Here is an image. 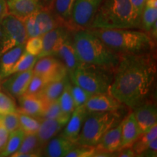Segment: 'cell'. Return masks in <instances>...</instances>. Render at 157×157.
Wrapping results in <instances>:
<instances>
[{
  "label": "cell",
  "mask_w": 157,
  "mask_h": 157,
  "mask_svg": "<svg viewBox=\"0 0 157 157\" xmlns=\"http://www.w3.org/2000/svg\"><path fill=\"white\" fill-rule=\"evenodd\" d=\"M70 90L74 102L75 109L81 105H84L87 103L89 98L93 95V93L87 91L84 88L73 83H71Z\"/></svg>",
  "instance_id": "cell-33"
},
{
  "label": "cell",
  "mask_w": 157,
  "mask_h": 157,
  "mask_svg": "<svg viewBox=\"0 0 157 157\" xmlns=\"http://www.w3.org/2000/svg\"><path fill=\"white\" fill-rule=\"evenodd\" d=\"M110 49L119 54L148 53L154 42L147 32L132 29H88Z\"/></svg>",
  "instance_id": "cell-2"
},
{
  "label": "cell",
  "mask_w": 157,
  "mask_h": 157,
  "mask_svg": "<svg viewBox=\"0 0 157 157\" xmlns=\"http://www.w3.org/2000/svg\"><path fill=\"white\" fill-rule=\"evenodd\" d=\"M132 113L142 133L156 124L157 109L154 103H141L133 109Z\"/></svg>",
  "instance_id": "cell-17"
},
{
  "label": "cell",
  "mask_w": 157,
  "mask_h": 157,
  "mask_svg": "<svg viewBox=\"0 0 157 157\" xmlns=\"http://www.w3.org/2000/svg\"><path fill=\"white\" fill-rule=\"evenodd\" d=\"M33 74V69L10 74L2 82V87L13 97H21L26 91Z\"/></svg>",
  "instance_id": "cell-11"
},
{
  "label": "cell",
  "mask_w": 157,
  "mask_h": 157,
  "mask_svg": "<svg viewBox=\"0 0 157 157\" xmlns=\"http://www.w3.org/2000/svg\"><path fill=\"white\" fill-rule=\"evenodd\" d=\"M23 21V23H24L27 38L29 39L32 38V37L42 36L40 29H39L38 23H37L36 19H35L34 14L26 17Z\"/></svg>",
  "instance_id": "cell-38"
},
{
  "label": "cell",
  "mask_w": 157,
  "mask_h": 157,
  "mask_svg": "<svg viewBox=\"0 0 157 157\" xmlns=\"http://www.w3.org/2000/svg\"><path fill=\"white\" fill-rule=\"evenodd\" d=\"M7 13L23 21L43 7L42 0H6Z\"/></svg>",
  "instance_id": "cell-14"
},
{
  "label": "cell",
  "mask_w": 157,
  "mask_h": 157,
  "mask_svg": "<svg viewBox=\"0 0 157 157\" xmlns=\"http://www.w3.org/2000/svg\"><path fill=\"white\" fill-rule=\"evenodd\" d=\"M54 1L55 0H42L43 7L52 10V5H53Z\"/></svg>",
  "instance_id": "cell-46"
},
{
  "label": "cell",
  "mask_w": 157,
  "mask_h": 157,
  "mask_svg": "<svg viewBox=\"0 0 157 157\" xmlns=\"http://www.w3.org/2000/svg\"><path fill=\"white\" fill-rule=\"evenodd\" d=\"M0 89H1V84H0Z\"/></svg>",
  "instance_id": "cell-47"
},
{
  "label": "cell",
  "mask_w": 157,
  "mask_h": 157,
  "mask_svg": "<svg viewBox=\"0 0 157 157\" xmlns=\"http://www.w3.org/2000/svg\"><path fill=\"white\" fill-rule=\"evenodd\" d=\"M72 38L78 58L87 63L113 71L120 54L110 49L88 29L74 31Z\"/></svg>",
  "instance_id": "cell-3"
},
{
  "label": "cell",
  "mask_w": 157,
  "mask_h": 157,
  "mask_svg": "<svg viewBox=\"0 0 157 157\" xmlns=\"http://www.w3.org/2000/svg\"><path fill=\"white\" fill-rule=\"evenodd\" d=\"M61 134L50 139L43 148V155L48 157H64L77 146Z\"/></svg>",
  "instance_id": "cell-18"
},
{
  "label": "cell",
  "mask_w": 157,
  "mask_h": 157,
  "mask_svg": "<svg viewBox=\"0 0 157 157\" xmlns=\"http://www.w3.org/2000/svg\"><path fill=\"white\" fill-rule=\"evenodd\" d=\"M18 113L20 128L25 135L36 134L40 126L41 118H36L25 113Z\"/></svg>",
  "instance_id": "cell-29"
},
{
  "label": "cell",
  "mask_w": 157,
  "mask_h": 157,
  "mask_svg": "<svg viewBox=\"0 0 157 157\" xmlns=\"http://www.w3.org/2000/svg\"><path fill=\"white\" fill-rule=\"evenodd\" d=\"M54 56L58 58L63 63L67 69L68 76L71 75L74 71L82 64L76 55L73 40L72 38H71V36H68L59 47Z\"/></svg>",
  "instance_id": "cell-15"
},
{
  "label": "cell",
  "mask_w": 157,
  "mask_h": 157,
  "mask_svg": "<svg viewBox=\"0 0 157 157\" xmlns=\"http://www.w3.org/2000/svg\"><path fill=\"white\" fill-rule=\"evenodd\" d=\"M157 138V124H155L150 129L146 132L141 133V135L137 139L136 141L132 145V148L134 151L135 154L136 156H138V155L143 152L148 145L153 140Z\"/></svg>",
  "instance_id": "cell-28"
},
{
  "label": "cell",
  "mask_w": 157,
  "mask_h": 157,
  "mask_svg": "<svg viewBox=\"0 0 157 157\" xmlns=\"http://www.w3.org/2000/svg\"><path fill=\"white\" fill-rule=\"evenodd\" d=\"M34 15L40 29L42 35L60 25H64L58 17L55 15L52 10L42 7L40 10L36 12Z\"/></svg>",
  "instance_id": "cell-24"
},
{
  "label": "cell",
  "mask_w": 157,
  "mask_h": 157,
  "mask_svg": "<svg viewBox=\"0 0 157 157\" xmlns=\"http://www.w3.org/2000/svg\"><path fill=\"white\" fill-rule=\"evenodd\" d=\"M121 121L103 135L96 148L109 153H115L121 148Z\"/></svg>",
  "instance_id": "cell-21"
},
{
  "label": "cell",
  "mask_w": 157,
  "mask_h": 157,
  "mask_svg": "<svg viewBox=\"0 0 157 157\" xmlns=\"http://www.w3.org/2000/svg\"><path fill=\"white\" fill-rule=\"evenodd\" d=\"M71 83V82H68L63 90V91L62 94L58 99L63 113L69 117H71L72 113L75 109L74 102L70 90Z\"/></svg>",
  "instance_id": "cell-30"
},
{
  "label": "cell",
  "mask_w": 157,
  "mask_h": 157,
  "mask_svg": "<svg viewBox=\"0 0 157 157\" xmlns=\"http://www.w3.org/2000/svg\"><path fill=\"white\" fill-rule=\"evenodd\" d=\"M157 21V7L145 5L141 15L140 27L145 32L148 33L154 23Z\"/></svg>",
  "instance_id": "cell-32"
},
{
  "label": "cell",
  "mask_w": 157,
  "mask_h": 157,
  "mask_svg": "<svg viewBox=\"0 0 157 157\" xmlns=\"http://www.w3.org/2000/svg\"><path fill=\"white\" fill-rule=\"evenodd\" d=\"M156 68L150 52L120 54L109 93L129 109H135L151 91Z\"/></svg>",
  "instance_id": "cell-1"
},
{
  "label": "cell",
  "mask_w": 157,
  "mask_h": 157,
  "mask_svg": "<svg viewBox=\"0 0 157 157\" xmlns=\"http://www.w3.org/2000/svg\"><path fill=\"white\" fill-rule=\"evenodd\" d=\"M27 39L23 21L7 13L0 21V56Z\"/></svg>",
  "instance_id": "cell-7"
},
{
  "label": "cell",
  "mask_w": 157,
  "mask_h": 157,
  "mask_svg": "<svg viewBox=\"0 0 157 157\" xmlns=\"http://www.w3.org/2000/svg\"><path fill=\"white\" fill-rule=\"evenodd\" d=\"M38 58H39L37 56H33V55L29 54L24 51L22 56L20 57L19 60L15 63L14 67L11 70L10 75L17 73V72H22L27 70L33 69Z\"/></svg>",
  "instance_id": "cell-31"
},
{
  "label": "cell",
  "mask_w": 157,
  "mask_h": 157,
  "mask_svg": "<svg viewBox=\"0 0 157 157\" xmlns=\"http://www.w3.org/2000/svg\"><path fill=\"white\" fill-rule=\"evenodd\" d=\"M17 109L15 101L10 96L0 92V115L17 112Z\"/></svg>",
  "instance_id": "cell-36"
},
{
  "label": "cell",
  "mask_w": 157,
  "mask_h": 157,
  "mask_svg": "<svg viewBox=\"0 0 157 157\" xmlns=\"http://www.w3.org/2000/svg\"><path fill=\"white\" fill-rule=\"evenodd\" d=\"M87 113L88 111L84 105L76 108L60 134L72 142H77Z\"/></svg>",
  "instance_id": "cell-16"
},
{
  "label": "cell",
  "mask_w": 157,
  "mask_h": 157,
  "mask_svg": "<svg viewBox=\"0 0 157 157\" xmlns=\"http://www.w3.org/2000/svg\"><path fill=\"white\" fill-rule=\"evenodd\" d=\"M130 0H103L89 29H135Z\"/></svg>",
  "instance_id": "cell-4"
},
{
  "label": "cell",
  "mask_w": 157,
  "mask_h": 157,
  "mask_svg": "<svg viewBox=\"0 0 157 157\" xmlns=\"http://www.w3.org/2000/svg\"><path fill=\"white\" fill-rule=\"evenodd\" d=\"M72 83L93 94L109 93L113 71L87 63L78 66L70 76Z\"/></svg>",
  "instance_id": "cell-6"
},
{
  "label": "cell",
  "mask_w": 157,
  "mask_h": 157,
  "mask_svg": "<svg viewBox=\"0 0 157 157\" xmlns=\"http://www.w3.org/2000/svg\"><path fill=\"white\" fill-rule=\"evenodd\" d=\"M18 98L20 106L17 112L36 118L43 117L46 103L39 96L24 94Z\"/></svg>",
  "instance_id": "cell-19"
},
{
  "label": "cell",
  "mask_w": 157,
  "mask_h": 157,
  "mask_svg": "<svg viewBox=\"0 0 157 157\" xmlns=\"http://www.w3.org/2000/svg\"><path fill=\"white\" fill-rule=\"evenodd\" d=\"M103 0H76L68 29L71 31L89 29Z\"/></svg>",
  "instance_id": "cell-8"
},
{
  "label": "cell",
  "mask_w": 157,
  "mask_h": 157,
  "mask_svg": "<svg viewBox=\"0 0 157 157\" xmlns=\"http://www.w3.org/2000/svg\"><path fill=\"white\" fill-rule=\"evenodd\" d=\"M120 111H88L76 143L82 146H97L108 130L122 121Z\"/></svg>",
  "instance_id": "cell-5"
},
{
  "label": "cell",
  "mask_w": 157,
  "mask_h": 157,
  "mask_svg": "<svg viewBox=\"0 0 157 157\" xmlns=\"http://www.w3.org/2000/svg\"><path fill=\"white\" fill-rule=\"evenodd\" d=\"M0 123L7 129L9 132L20 128L18 113L14 112L5 115H0Z\"/></svg>",
  "instance_id": "cell-35"
},
{
  "label": "cell",
  "mask_w": 157,
  "mask_h": 157,
  "mask_svg": "<svg viewBox=\"0 0 157 157\" xmlns=\"http://www.w3.org/2000/svg\"><path fill=\"white\" fill-rule=\"evenodd\" d=\"M43 43L42 36L32 37L26 40L25 43V51L28 53L38 57L42 50Z\"/></svg>",
  "instance_id": "cell-37"
},
{
  "label": "cell",
  "mask_w": 157,
  "mask_h": 157,
  "mask_svg": "<svg viewBox=\"0 0 157 157\" xmlns=\"http://www.w3.org/2000/svg\"><path fill=\"white\" fill-rule=\"evenodd\" d=\"M117 155L116 156H120V157H133L136 156L134 151L131 148H122L118 150L117 151L115 152Z\"/></svg>",
  "instance_id": "cell-44"
},
{
  "label": "cell",
  "mask_w": 157,
  "mask_h": 157,
  "mask_svg": "<svg viewBox=\"0 0 157 157\" xmlns=\"http://www.w3.org/2000/svg\"><path fill=\"white\" fill-rule=\"evenodd\" d=\"M138 156L145 157H156L157 156V138L153 140L148 145L146 148L141 152Z\"/></svg>",
  "instance_id": "cell-42"
},
{
  "label": "cell",
  "mask_w": 157,
  "mask_h": 157,
  "mask_svg": "<svg viewBox=\"0 0 157 157\" xmlns=\"http://www.w3.org/2000/svg\"><path fill=\"white\" fill-rule=\"evenodd\" d=\"M7 14V7L6 0H0V21Z\"/></svg>",
  "instance_id": "cell-45"
},
{
  "label": "cell",
  "mask_w": 157,
  "mask_h": 157,
  "mask_svg": "<svg viewBox=\"0 0 157 157\" xmlns=\"http://www.w3.org/2000/svg\"><path fill=\"white\" fill-rule=\"evenodd\" d=\"M96 147L77 145L75 148L72 149L66 157H93Z\"/></svg>",
  "instance_id": "cell-40"
},
{
  "label": "cell",
  "mask_w": 157,
  "mask_h": 157,
  "mask_svg": "<svg viewBox=\"0 0 157 157\" xmlns=\"http://www.w3.org/2000/svg\"><path fill=\"white\" fill-rule=\"evenodd\" d=\"M76 0H55L52 10L63 24L68 28Z\"/></svg>",
  "instance_id": "cell-26"
},
{
  "label": "cell",
  "mask_w": 157,
  "mask_h": 157,
  "mask_svg": "<svg viewBox=\"0 0 157 157\" xmlns=\"http://www.w3.org/2000/svg\"><path fill=\"white\" fill-rule=\"evenodd\" d=\"M63 116L66 115L63 113L60 105H59L58 101L56 100V101L50 102V103H46L44 112L42 118H44V119H58V118L63 117ZM66 117H67V116H66Z\"/></svg>",
  "instance_id": "cell-39"
},
{
  "label": "cell",
  "mask_w": 157,
  "mask_h": 157,
  "mask_svg": "<svg viewBox=\"0 0 157 157\" xmlns=\"http://www.w3.org/2000/svg\"><path fill=\"white\" fill-rule=\"evenodd\" d=\"M131 5H132L133 16H134L135 23L136 24L137 28L140 27L141 15L145 5H146V0H130Z\"/></svg>",
  "instance_id": "cell-41"
},
{
  "label": "cell",
  "mask_w": 157,
  "mask_h": 157,
  "mask_svg": "<svg viewBox=\"0 0 157 157\" xmlns=\"http://www.w3.org/2000/svg\"><path fill=\"white\" fill-rule=\"evenodd\" d=\"M121 148H131L141 135L133 113H130L121 121Z\"/></svg>",
  "instance_id": "cell-20"
},
{
  "label": "cell",
  "mask_w": 157,
  "mask_h": 157,
  "mask_svg": "<svg viewBox=\"0 0 157 157\" xmlns=\"http://www.w3.org/2000/svg\"><path fill=\"white\" fill-rule=\"evenodd\" d=\"M47 83L48 82L44 78L34 74L25 94L30 95H39Z\"/></svg>",
  "instance_id": "cell-34"
},
{
  "label": "cell",
  "mask_w": 157,
  "mask_h": 157,
  "mask_svg": "<svg viewBox=\"0 0 157 157\" xmlns=\"http://www.w3.org/2000/svg\"><path fill=\"white\" fill-rule=\"evenodd\" d=\"M71 31L66 25H60L42 35L43 48L39 58L45 56H54L59 47L70 36Z\"/></svg>",
  "instance_id": "cell-10"
},
{
  "label": "cell",
  "mask_w": 157,
  "mask_h": 157,
  "mask_svg": "<svg viewBox=\"0 0 157 157\" xmlns=\"http://www.w3.org/2000/svg\"><path fill=\"white\" fill-rule=\"evenodd\" d=\"M70 117H61L58 119H44L41 118V123L36 132L39 143L44 146L50 139L58 135L67 124Z\"/></svg>",
  "instance_id": "cell-12"
},
{
  "label": "cell",
  "mask_w": 157,
  "mask_h": 157,
  "mask_svg": "<svg viewBox=\"0 0 157 157\" xmlns=\"http://www.w3.org/2000/svg\"><path fill=\"white\" fill-rule=\"evenodd\" d=\"M33 72L44 78L47 82L58 81L68 76L63 63L55 56L38 58L33 68Z\"/></svg>",
  "instance_id": "cell-9"
},
{
  "label": "cell",
  "mask_w": 157,
  "mask_h": 157,
  "mask_svg": "<svg viewBox=\"0 0 157 157\" xmlns=\"http://www.w3.org/2000/svg\"><path fill=\"white\" fill-rule=\"evenodd\" d=\"M43 146L39 143L36 134L25 135L18 150L12 155L13 157H37L43 156Z\"/></svg>",
  "instance_id": "cell-23"
},
{
  "label": "cell",
  "mask_w": 157,
  "mask_h": 157,
  "mask_svg": "<svg viewBox=\"0 0 157 157\" xmlns=\"http://www.w3.org/2000/svg\"><path fill=\"white\" fill-rule=\"evenodd\" d=\"M25 135V132L21 128L10 132L7 144L2 151L0 152V156H12V155L14 154L21 146Z\"/></svg>",
  "instance_id": "cell-27"
},
{
  "label": "cell",
  "mask_w": 157,
  "mask_h": 157,
  "mask_svg": "<svg viewBox=\"0 0 157 157\" xmlns=\"http://www.w3.org/2000/svg\"><path fill=\"white\" fill-rule=\"evenodd\" d=\"M69 82L70 77L68 76L58 81L49 82L45 84L42 92L38 96L42 98L45 103L56 101L61 95L66 86Z\"/></svg>",
  "instance_id": "cell-25"
},
{
  "label": "cell",
  "mask_w": 157,
  "mask_h": 157,
  "mask_svg": "<svg viewBox=\"0 0 157 157\" xmlns=\"http://www.w3.org/2000/svg\"><path fill=\"white\" fill-rule=\"evenodd\" d=\"M88 111H115L122 109L124 105L109 93L93 94L84 104Z\"/></svg>",
  "instance_id": "cell-13"
},
{
  "label": "cell",
  "mask_w": 157,
  "mask_h": 157,
  "mask_svg": "<svg viewBox=\"0 0 157 157\" xmlns=\"http://www.w3.org/2000/svg\"><path fill=\"white\" fill-rule=\"evenodd\" d=\"M9 135L10 132L7 130V129L0 123V152L2 151L5 148L8 140Z\"/></svg>",
  "instance_id": "cell-43"
},
{
  "label": "cell",
  "mask_w": 157,
  "mask_h": 157,
  "mask_svg": "<svg viewBox=\"0 0 157 157\" xmlns=\"http://www.w3.org/2000/svg\"><path fill=\"white\" fill-rule=\"evenodd\" d=\"M25 51V44H20L10 49L0 56V80L10 75L11 70Z\"/></svg>",
  "instance_id": "cell-22"
}]
</instances>
